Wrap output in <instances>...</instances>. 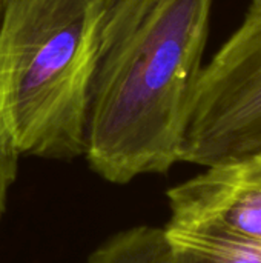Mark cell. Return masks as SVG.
I'll use <instances>...</instances> for the list:
<instances>
[{
    "mask_svg": "<svg viewBox=\"0 0 261 263\" xmlns=\"http://www.w3.org/2000/svg\"><path fill=\"white\" fill-rule=\"evenodd\" d=\"M146 263H261V254L208 245L158 227Z\"/></svg>",
    "mask_w": 261,
    "mask_h": 263,
    "instance_id": "5",
    "label": "cell"
},
{
    "mask_svg": "<svg viewBox=\"0 0 261 263\" xmlns=\"http://www.w3.org/2000/svg\"><path fill=\"white\" fill-rule=\"evenodd\" d=\"M261 149V0L202 68L182 162L211 166Z\"/></svg>",
    "mask_w": 261,
    "mask_h": 263,
    "instance_id": "3",
    "label": "cell"
},
{
    "mask_svg": "<svg viewBox=\"0 0 261 263\" xmlns=\"http://www.w3.org/2000/svg\"><path fill=\"white\" fill-rule=\"evenodd\" d=\"M214 0H108L89 88L85 151L111 183L182 162Z\"/></svg>",
    "mask_w": 261,
    "mask_h": 263,
    "instance_id": "1",
    "label": "cell"
},
{
    "mask_svg": "<svg viewBox=\"0 0 261 263\" xmlns=\"http://www.w3.org/2000/svg\"><path fill=\"white\" fill-rule=\"evenodd\" d=\"M108 0H2L0 137L20 156H83Z\"/></svg>",
    "mask_w": 261,
    "mask_h": 263,
    "instance_id": "2",
    "label": "cell"
},
{
    "mask_svg": "<svg viewBox=\"0 0 261 263\" xmlns=\"http://www.w3.org/2000/svg\"><path fill=\"white\" fill-rule=\"evenodd\" d=\"M17 160H18V156L0 137V220L6 210L9 190L14 185L15 177H17Z\"/></svg>",
    "mask_w": 261,
    "mask_h": 263,
    "instance_id": "7",
    "label": "cell"
},
{
    "mask_svg": "<svg viewBox=\"0 0 261 263\" xmlns=\"http://www.w3.org/2000/svg\"><path fill=\"white\" fill-rule=\"evenodd\" d=\"M175 234L261 254V149L206 166L166 193Z\"/></svg>",
    "mask_w": 261,
    "mask_h": 263,
    "instance_id": "4",
    "label": "cell"
},
{
    "mask_svg": "<svg viewBox=\"0 0 261 263\" xmlns=\"http://www.w3.org/2000/svg\"><path fill=\"white\" fill-rule=\"evenodd\" d=\"M0 5H2V0H0Z\"/></svg>",
    "mask_w": 261,
    "mask_h": 263,
    "instance_id": "8",
    "label": "cell"
},
{
    "mask_svg": "<svg viewBox=\"0 0 261 263\" xmlns=\"http://www.w3.org/2000/svg\"><path fill=\"white\" fill-rule=\"evenodd\" d=\"M157 227H134L105 240L86 263H146Z\"/></svg>",
    "mask_w": 261,
    "mask_h": 263,
    "instance_id": "6",
    "label": "cell"
}]
</instances>
